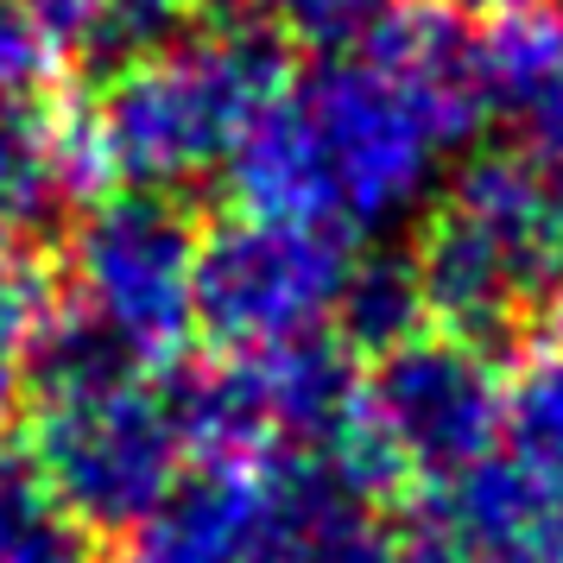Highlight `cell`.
Instances as JSON below:
<instances>
[{"instance_id": "cell-10", "label": "cell", "mask_w": 563, "mask_h": 563, "mask_svg": "<svg viewBox=\"0 0 563 563\" xmlns=\"http://www.w3.org/2000/svg\"><path fill=\"white\" fill-rule=\"evenodd\" d=\"M82 184H96L89 153H82L77 114L52 108L32 89H0V234L32 241L57 229Z\"/></svg>"}, {"instance_id": "cell-2", "label": "cell", "mask_w": 563, "mask_h": 563, "mask_svg": "<svg viewBox=\"0 0 563 563\" xmlns=\"http://www.w3.org/2000/svg\"><path fill=\"white\" fill-rule=\"evenodd\" d=\"M291 77V38L266 0H203V20L172 52L128 64L77 114L96 178L178 197L229 172L254 114Z\"/></svg>"}, {"instance_id": "cell-9", "label": "cell", "mask_w": 563, "mask_h": 563, "mask_svg": "<svg viewBox=\"0 0 563 563\" xmlns=\"http://www.w3.org/2000/svg\"><path fill=\"white\" fill-rule=\"evenodd\" d=\"M431 532L456 538L482 563H558L563 558V487L512 450L468 462L424 494Z\"/></svg>"}, {"instance_id": "cell-20", "label": "cell", "mask_w": 563, "mask_h": 563, "mask_svg": "<svg viewBox=\"0 0 563 563\" xmlns=\"http://www.w3.org/2000/svg\"><path fill=\"white\" fill-rule=\"evenodd\" d=\"M526 146H532L538 172H544V184L558 190V203H563V108H558V114H551V121H544V128L532 133V140H526Z\"/></svg>"}, {"instance_id": "cell-12", "label": "cell", "mask_w": 563, "mask_h": 563, "mask_svg": "<svg viewBox=\"0 0 563 563\" xmlns=\"http://www.w3.org/2000/svg\"><path fill=\"white\" fill-rule=\"evenodd\" d=\"M153 361L133 349L121 330H108L102 317H89L82 305L45 310V323L32 330L26 355H20V386H26L38 411L70 406V399H96L128 380H146Z\"/></svg>"}, {"instance_id": "cell-23", "label": "cell", "mask_w": 563, "mask_h": 563, "mask_svg": "<svg viewBox=\"0 0 563 563\" xmlns=\"http://www.w3.org/2000/svg\"><path fill=\"white\" fill-rule=\"evenodd\" d=\"M544 305H551V335H544V342H551V349H563V279L551 285V298H544Z\"/></svg>"}, {"instance_id": "cell-1", "label": "cell", "mask_w": 563, "mask_h": 563, "mask_svg": "<svg viewBox=\"0 0 563 563\" xmlns=\"http://www.w3.org/2000/svg\"><path fill=\"white\" fill-rule=\"evenodd\" d=\"M462 146L450 114L374 52L317 57L254 114L229 178L241 209L374 234L431 203L443 158Z\"/></svg>"}, {"instance_id": "cell-5", "label": "cell", "mask_w": 563, "mask_h": 563, "mask_svg": "<svg viewBox=\"0 0 563 563\" xmlns=\"http://www.w3.org/2000/svg\"><path fill=\"white\" fill-rule=\"evenodd\" d=\"M507 424V374L494 349L456 330H411L374 355L361 374V431L406 482H450L468 462L500 450Z\"/></svg>"}, {"instance_id": "cell-8", "label": "cell", "mask_w": 563, "mask_h": 563, "mask_svg": "<svg viewBox=\"0 0 563 563\" xmlns=\"http://www.w3.org/2000/svg\"><path fill=\"white\" fill-rule=\"evenodd\" d=\"M121 563H266L260 456H197L128 538Z\"/></svg>"}, {"instance_id": "cell-14", "label": "cell", "mask_w": 563, "mask_h": 563, "mask_svg": "<svg viewBox=\"0 0 563 563\" xmlns=\"http://www.w3.org/2000/svg\"><path fill=\"white\" fill-rule=\"evenodd\" d=\"M203 20V0H102L89 20L77 26V45L89 70H128V64H146V57L172 52L178 38H190V26Z\"/></svg>"}, {"instance_id": "cell-4", "label": "cell", "mask_w": 563, "mask_h": 563, "mask_svg": "<svg viewBox=\"0 0 563 563\" xmlns=\"http://www.w3.org/2000/svg\"><path fill=\"white\" fill-rule=\"evenodd\" d=\"M349 260H355L349 234L323 222L241 209L197 234L190 317L222 355H260L298 335L335 330Z\"/></svg>"}, {"instance_id": "cell-19", "label": "cell", "mask_w": 563, "mask_h": 563, "mask_svg": "<svg viewBox=\"0 0 563 563\" xmlns=\"http://www.w3.org/2000/svg\"><path fill=\"white\" fill-rule=\"evenodd\" d=\"M26 7L38 13V26L52 32V38H64V45H70V38H77V26L96 13V7H102V0H26Z\"/></svg>"}, {"instance_id": "cell-13", "label": "cell", "mask_w": 563, "mask_h": 563, "mask_svg": "<svg viewBox=\"0 0 563 563\" xmlns=\"http://www.w3.org/2000/svg\"><path fill=\"white\" fill-rule=\"evenodd\" d=\"M424 323H431L424 317V285H418V260L406 247H374V254L349 260V279H342V298H335V335L349 349L380 355Z\"/></svg>"}, {"instance_id": "cell-21", "label": "cell", "mask_w": 563, "mask_h": 563, "mask_svg": "<svg viewBox=\"0 0 563 563\" xmlns=\"http://www.w3.org/2000/svg\"><path fill=\"white\" fill-rule=\"evenodd\" d=\"M399 563H482V558H475V551H462L456 538H443V532L424 526L411 544H399Z\"/></svg>"}, {"instance_id": "cell-6", "label": "cell", "mask_w": 563, "mask_h": 563, "mask_svg": "<svg viewBox=\"0 0 563 563\" xmlns=\"http://www.w3.org/2000/svg\"><path fill=\"white\" fill-rule=\"evenodd\" d=\"M26 456L64 519H77L82 532L128 538L184 475L190 443L172 393L153 380H128L96 399L45 406Z\"/></svg>"}, {"instance_id": "cell-16", "label": "cell", "mask_w": 563, "mask_h": 563, "mask_svg": "<svg viewBox=\"0 0 563 563\" xmlns=\"http://www.w3.org/2000/svg\"><path fill=\"white\" fill-rule=\"evenodd\" d=\"M45 273L26 254V241L0 234V374L20 380V355H26L32 330L45 323Z\"/></svg>"}, {"instance_id": "cell-11", "label": "cell", "mask_w": 563, "mask_h": 563, "mask_svg": "<svg viewBox=\"0 0 563 563\" xmlns=\"http://www.w3.org/2000/svg\"><path fill=\"white\" fill-rule=\"evenodd\" d=\"M475 102L482 128H519L532 140L563 108V7L487 13L475 26Z\"/></svg>"}, {"instance_id": "cell-18", "label": "cell", "mask_w": 563, "mask_h": 563, "mask_svg": "<svg viewBox=\"0 0 563 563\" xmlns=\"http://www.w3.org/2000/svg\"><path fill=\"white\" fill-rule=\"evenodd\" d=\"M52 64V32L26 0H0V89H32Z\"/></svg>"}, {"instance_id": "cell-17", "label": "cell", "mask_w": 563, "mask_h": 563, "mask_svg": "<svg viewBox=\"0 0 563 563\" xmlns=\"http://www.w3.org/2000/svg\"><path fill=\"white\" fill-rule=\"evenodd\" d=\"M273 20L291 45H310L317 57H335V52H355L367 26L380 20L386 0H266Z\"/></svg>"}, {"instance_id": "cell-7", "label": "cell", "mask_w": 563, "mask_h": 563, "mask_svg": "<svg viewBox=\"0 0 563 563\" xmlns=\"http://www.w3.org/2000/svg\"><path fill=\"white\" fill-rule=\"evenodd\" d=\"M197 229L178 197L108 190L70 222V305L102 317L153 361H172L197 330L190 317Z\"/></svg>"}, {"instance_id": "cell-3", "label": "cell", "mask_w": 563, "mask_h": 563, "mask_svg": "<svg viewBox=\"0 0 563 563\" xmlns=\"http://www.w3.org/2000/svg\"><path fill=\"white\" fill-rule=\"evenodd\" d=\"M411 260L437 330H456L482 349L526 330V317L563 279V203L532 146L468 158Z\"/></svg>"}, {"instance_id": "cell-22", "label": "cell", "mask_w": 563, "mask_h": 563, "mask_svg": "<svg viewBox=\"0 0 563 563\" xmlns=\"http://www.w3.org/2000/svg\"><path fill=\"white\" fill-rule=\"evenodd\" d=\"M462 13H538V7H563V0H456Z\"/></svg>"}, {"instance_id": "cell-15", "label": "cell", "mask_w": 563, "mask_h": 563, "mask_svg": "<svg viewBox=\"0 0 563 563\" xmlns=\"http://www.w3.org/2000/svg\"><path fill=\"white\" fill-rule=\"evenodd\" d=\"M500 450H512L519 462H532L538 475L563 487V349H551V342L507 380Z\"/></svg>"}]
</instances>
